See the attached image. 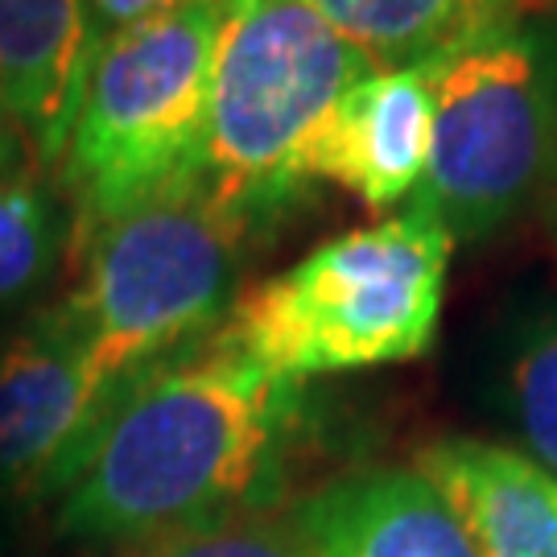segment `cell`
<instances>
[{
    "instance_id": "cell-1",
    "label": "cell",
    "mask_w": 557,
    "mask_h": 557,
    "mask_svg": "<svg viewBox=\"0 0 557 557\" xmlns=\"http://www.w3.org/2000/svg\"><path fill=\"white\" fill-rule=\"evenodd\" d=\"M306 430V384L202 338L120 380L50 496L54 533L120 554L190 524L285 504Z\"/></svg>"
},
{
    "instance_id": "cell-10",
    "label": "cell",
    "mask_w": 557,
    "mask_h": 557,
    "mask_svg": "<svg viewBox=\"0 0 557 557\" xmlns=\"http://www.w3.org/2000/svg\"><path fill=\"white\" fill-rule=\"evenodd\" d=\"M100 46L87 0H0V96L38 174H54Z\"/></svg>"
},
{
    "instance_id": "cell-2",
    "label": "cell",
    "mask_w": 557,
    "mask_h": 557,
    "mask_svg": "<svg viewBox=\"0 0 557 557\" xmlns=\"http://www.w3.org/2000/svg\"><path fill=\"white\" fill-rule=\"evenodd\" d=\"M455 239L421 202L239 289L207 338L294 384L409 363L438 335Z\"/></svg>"
},
{
    "instance_id": "cell-11",
    "label": "cell",
    "mask_w": 557,
    "mask_h": 557,
    "mask_svg": "<svg viewBox=\"0 0 557 557\" xmlns=\"http://www.w3.org/2000/svg\"><path fill=\"white\" fill-rule=\"evenodd\" d=\"M425 483L446 499L479 557H557V475L487 438H438L418 450Z\"/></svg>"
},
{
    "instance_id": "cell-13",
    "label": "cell",
    "mask_w": 557,
    "mask_h": 557,
    "mask_svg": "<svg viewBox=\"0 0 557 557\" xmlns=\"http://www.w3.org/2000/svg\"><path fill=\"white\" fill-rule=\"evenodd\" d=\"M496 397L517 450L557 475V298H537L508 319L496 347Z\"/></svg>"
},
{
    "instance_id": "cell-15",
    "label": "cell",
    "mask_w": 557,
    "mask_h": 557,
    "mask_svg": "<svg viewBox=\"0 0 557 557\" xmlns=\"http://www.w3.org/2000/svg\"><path fill=\"white\" fill-rule=\"evenodd\" d=\"M108 557H314V549L294 512V499H285L273 508L190 524Z\"/></svg>"
},
{
    "instance_id": "cell-17",
    "label": "cell",
    "mask_w": 557,
    "mask_h": 557,
    "mask_svg": "<svg viewBox=\"0 0 557 557\" xmlns=\"http://www.w3.org/2000/svg\"><path fill=\"white\" fill-rule=\"evenodd\" d=\"M21 170H34V161H29V149H25V137H21L17 120L9 116L4 96H0V178L21 174Z\"/></svg>"
},
{
    "instance_id": "cell-7",
    "label": "cell",
    "mask_w": 557,
    "mask_h": 557,
    "mask_svg": "<svg viewBox=\"0 0 557 557\" xmlns=\"http://www.w3.org/2000/svg\"><path fill=\"white\" fill-rule=\"evenodd\" d=\"M50 314L0 347V496L46 499L116 393Z\"/></svg>"
},
{
    "instance_id": "cell-16",
    "label": "cell",
    "mask_w": 557,
    "mask_h": 557,
    "mask_svg": "<svg viewBox=\"0 0 557 557\" xmlns=\"http://www.w3.org/2000/svg\"><path fill=\"white\" fill-rule=\"evenodd\" d=\"M186 0H87V13L96 21V34L100 41L116 29H133L140 21H153L170 9H178Z\"/></svg>"
},
{
    "instance_id": "cell-9",
    "label": "cell",
    "mask_w": 557,
    "mask_h": 557,
    "mask_svg": "<svg viewBox=\"0 0 557 557\" xmlns=\"http://www.w3.org/2000/svg\"><path fill=\"white\" fill-rule=\"evenodd\" d=\"M314 557H479L418 467H359L294 499Z\"/></svg>"
},
{
    "instance_id": "cell-4",
    "label": "cell",
    "mask_w": 557,
    "mask_h": 557,
    "mask_svg": "<svg viewBox=\"0 0 557 557\" xmlns=\"http://www.w3.org/2000/svg\"><path fill=\"white\" fill-rule=\"evenodd\" d=\"M252 223L202 182L137 202L79 244V281L46 314L108 380L190 351L239 294Z\"/></svg>"
},
{
    "instance_id": "cell-12",
    "label": "cell",
    "mask_w": 557,
    "mask_h": 557,
    "mask_svg": "<svg viewBox=\"0 0 557 557\" xmlns=\"http://www.w3.org/2000/svg\"><path fill=\"white\" fill-rule=\"evenodd\" d=\"M372 71L434 66L512 29L529 0H310Z\"/></svg>"
},
{
    "instance_id": "cell-18",
    "label": "cell",
    "mask_w": 557,
    "mask_h": 557,
    "mask_svg": "<svg viewBox=\"0 0 557 557\" xmlns=\"http://www.w3.org/2000/svg\"><path fill=\"white\" fill-rule=\"evenodd\" d=\"M541 207H545V223H549V232H554V244H557V182L549 186V195L541 199Z\"/></svg>"
},
{
    "instance_id": "cell-14",
    "label": "cell",
    "mask_w": 557,
    "mask_h": 557,
    "mask_svg": "<svg viewBox=\"0 0 557 557\" xmlns=\"http://www.w3.org/2000/svg\"><path fill=\"white\" fill-rule=\"evenodd\" d=\"M71 248V220L38 170L0 178V310L25 301Z\"/></svg>"
},
{
    "instance_id": "cell-6",
    "label": "cell",
    "mask_w": 557,
    "mask_h": 557,
    "mask_svg": "<svg viewBox=\"0 0 557 557\" xmlns=\"http://www.w3.org/2000/svg\"><path fill=\"white\" fill-rule=\"evenodd\" d=\"M434 145L413 202L455 244L496 236L557 182V50L504 29L425 66Z\"/></svg>"
},
{
    "instance_id": "cell-3",
    "label": "cell",
    "mask_w": 557,
    "mask_h": 557,
    "mask_svg": "<svg viewBox=\"0 0 557 557\" xmlns=\"http://www.w3.org/2000/svg\"><path fill=\"white\" fill-rule=\"evenodd\" d=\"M223 0H186L96 46L59 161L71 248L137 202L199 182Z\"/></svg>"
},
{
    "instance_id": "cell-8",
    "label": "cell",
    "mask_w": 557,
    "mask_h": 557,
    "mask_svg": "<svg viewBox=\"0 0 557 557\" xmlns=\"http://www.w3.org/2000/svg\"><path fill=\"white\" fill-rule=\"evenodd\" d=\"M434 145L430 71H368L322 116L306 149V178L335 182L368 211H393L418 195Z\"/></svg>"
},
{
    "instance_id": "cell-5",
    "label": "cell",
    "mask_w": 557,
    "mask_h": 557,
    "mask_svg": "<svg viewBox=\"0 0 557 557\" xmlns=\"http://www.w3.org/2000/svg\"><path fill=\"white\" fill-rule=\"evenodd\" d=\"M372 66L310 0H223L199 182L252 223L285 211L331 103Z\"/></svg>"
}]
</instances>
